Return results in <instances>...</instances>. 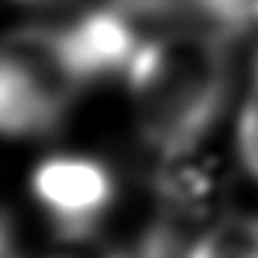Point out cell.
<instances>
[{
  "label": "cell",
  "mask_w": 258,
  "mask_h": 258,
  "mask_svg": "<svg viewBox=\"0 0 258 258\" xmlns=\"http://www.w3.org/2000/svg\"><path fill=\"white\" fill-rule=\"evenodd\" d=\"M142 142L161 161L195 156L230 95V42L203 31H161L125 70Z\"/></svg>",
  "instance_id": "6da1fadb"
},
{
  "label": "cell",
  "mask_w": 258,
  "mask_h": 258,
  "mask_svg": "<svg viewBox=\"0 0 258 258\" xmlns=\"http://www.w3.org/2000/svg\"><path fill=\"white\" fill-rule=\"evenodd\" d=\"M47 258H134V252H122V250H64V252H53Z\"/></svg>",
  "instance_id": "8992f818"
},
{
  "label": "cell",
  "mask_w": 258,
  "mask_h": 258,
  "mask_svg": "<svg viewBox=\"0 0 258 258\" xmlns=\"http://www.w3.org/2000/svg\"><path fill=\"white\" fill-rule=\"evenodd\" d=\"M20 6H31V9H58V6H73L78 0H14Z\"/></svg>",
  "instance_id": "52a82bcc"
},
{
  "label": "cell",
  "mask_w": 258,
  "mask_h": 258,
  "mask_svg": "<svg viewBox=\"0 0 258 258\" xmlns=\"http://www.w3.org/2000/svg\"><path fill=\"white\" fill-rule=\"evenodd\" d=\"M183 258H258V217H230L191 239Z\"/></svg>",
  "instance_id": "277c9868"
},
{
  "label": "cell",
  "mask_w": 258,
  "mask_h": 258,
  "mask_svg": "<svg viewBox=\"0 0 258 258\" xmlns=\"http://www.w3.org/2000/svg\"><path fill=\"white\" fill-rule=\"evenodd\" d=\"M31 195L47 225L67 241H89L106 225L117 203V180L103 161L78 153H58L39 161L31 175Z\"/></svg>",
  "instance_id": "3957f363"
},
{
  "label": "cell",
  "mask_w": 258,
  "mask_h": 258,
  "mask_svg": "<svg viewBox=\"0 0 258 258\" xmlns=\"http://www.w3.org/2000/svg\"><path fill=\"white\" fill-rule=\"evenodd\" d=\"M100 81L70 20L9 34L0 67V122L14 139L50 136Z\"/></svg>",
  "instance_id": "7a4b0ae2"
},
{
  "label": "cell",
  "mask_w": 258,
  "mask_h": 258,
  "mask_svg": "<svg viewBox=\"0 0 258 258\" xmlns=\"http://www.w3.org/2000/svg\"><path fill=\"white\" fill-rule=\"evenodd\" d=\"M236 145L239 156L244 161L247 172L258 180V64L247 86V97L239 114V128H236Z\"/></svg>",
  "instance_id": "5b68a950"
}]
</instances>
